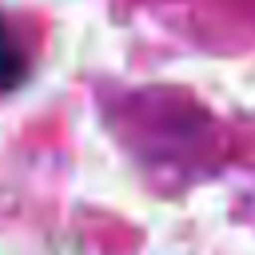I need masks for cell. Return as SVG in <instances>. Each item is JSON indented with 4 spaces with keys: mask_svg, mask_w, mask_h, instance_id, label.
<instances>
[{
    "mask_svg": "<svg viewBox=\"0 0 255 255\" xmlns=\"http://www.w3.org/2000/svg\"><path fill=\"white\" fill-rule=\"evenodd\" d=\"M20 80H24V52H20V44L12 40V28L0 16V96L12 92Z\"/></svg>",
    "mask_w": 255,
    "mask_h": 255,
    "instance_id": "obj_1",
    "label": "cell"
}]
</instances>
